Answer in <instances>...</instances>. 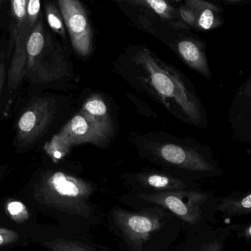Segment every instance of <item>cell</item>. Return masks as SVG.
Here are the masks:
<instances>
[{"instance_id": "obj_8", "label": "cell", "mask_w": 251, "mask_h": 251, "mask_svg": "<svg viewBox=\"0 0 251 251\" xmlns=\"http://www.w3.org/2000/svg\"><path fill=\"white\" fill-rule=\"evenodd\" d=\"M112 216L127 243L134 248L143 246L151 234L162 228L164 223L161 212L132 213L115 208L112 210Z\"/></svg>"}, {"instance_id": "obj_5", "label": "cell", "mask_w": 251, "mask_h": 251, "mask_svg": "<svg viewBox=\"0 0 251 251\" xmlns=\"http://www.w3.org/2000/svg\"><path fill=\"white\" fill-rule=\"evenodd\" d=\"M95 187L89 181L60 171L46 172L35 185L34 197L38 203L68 215L91 216L90 197Z\"/></svg>"}, {"instance_id": "obj_26", "label": "cell", "mask_w": 251, "mask_h": 251, "mask_svg": "<svg viewBox=\"0 0 251 251\" xmlns=\"http://www.w3.org/2000/svg\"><path fill=\"white\" fill-rule=\"evenodd\" d=\"M243 235L248 238H251V225L244 231Z\"/></svg>"}, {"instance_id": "obj_16", "label": "cell", "mask_w": 251, "mask_h": 251, "mask_svg": "<svg viewBox=\"0 0 251 251\" xmlns=\"http://www.w3.org/2000/svg\"><path fill=\"white\" fill-rule=\"evenodd\" d=\"M44 13L50 29L63 39L66 40L67 30L58 5H55L52 1H46L44 2Z\"/></svg>"}, {"instance_id": "obj_12", "label": "cell", "mask_w": 251, "mask_h": 251, "mask_svg": "<svg viewBox=\"0 0 251 251\" xmlns=\"http://www.w3.org/2000/svg\"><path fill=\"white\" fill-rule=\"evenodd\" d=\"M175 50L186 65L206 79H210L211 71L204 41L186 36L176 42Z\"/></svg>"}, {"instance_id": "obj_23", "label": "cell", "mask_w": 251, "mask_h": 251, "mask_svg": "<svg viewBox=\"0 0 251 251\" xmlns=\"http://www.w3.org/2000/svg\"><path fill=\"white\" fill-rule=\"evenodd\" d=\"M19 238V234L16 231L7 228H0V247L14 243Z\"/></svg>"}, {"instance_id": "obj_15", "label": "cell", "mask_w": 251, "mask_h": 251, "mask_svg": "<svg viewBox=\"0 0 251 251\" xmlns=\"http://www.w3.org/2000/svg\"><path fill=\"white\" fill-rule=\"evenodd\" d=\"M139 181L145 187L162 192L187 190V186L178 178L159 173H143L139 175Z\"/></svg>"}, {"instance_id": "obj_11", "label": "cell", "mask_w": 251, "mask_h": 251, "mask_svg": "<svg viewBox=\"0 0 251 251\" xmlns=\"http://www.w3.org/2000/svg\"><path fill=\"white\" fill-rule=\"evenodd\" d=\"M228 119L233 140L240 144L251 143V73L234 93Z\"/></svg>"}, {"instance_id": "obj_14", "label": "cell", "mask_w": 251, "mask_h": 251, "mask_svg": "<svg viewBox=\"0 0 251 251\" xmlns=\"http://www.w3.org/2000/svg\"><path fill=\"white\" fill-rule=\"evenodd\" d=\"M131 4L144 7L149 12H153L156 16L167 21L178 29H188V26L181 20L178 10L163 0H137L128 1Z\"/></svg>"}, {"instance_id": "obj_6", "label": "cell", "mask_w": 251, "mask_h": 251, "mask_svg": "<svg viewBox=\"0 0 251 251\" xmlns=\"http://www.w3.org/2000/svg\"><path fill=\"white\" fill-rule=\"evenodd\" d=\"M57 103L52 97L35 95L29 99L15 121L14 144L25 150L33 147L47 134L55 119Z\"/></svg>"}, {"instance_id": "obj_22", "label": "cell", "mask_w": 251, "mask_h": 251, "mask_svg": "<svg viewBox=\"0 0 251 251\" xmlns=\"http://www.w3.org/2000/svg\"><path fill=\"white\" fill-rule=\"evenodd\" d=\"M10 1L0 0V30L8 28L10 21Z\"/></svg>"}, {"instance_id": "obj_18", "label": "cell", "mask_w": 251, "mask_h": 251, "mask_svg": "<svg viewBox=\"0 0 251 251\" xmlns=\"http://www.w3.org/2000/svg\"><path fill=\"white\" fill-rule=\"evenodd\" d=\"M46 246L51 251H95L79 242L63 239L48 242Z\"/></svg>"}, {"instance_id": "obj_13", "label": "cell", "mask_w": 251, "mask_h": 251, "mask_svg": "<svg viewBox=\"0 0 251 251\" xmlns=\"http://www.w3.org/2000/svg\"><path fill=\"white\" fill-rule=\"evenodd\" d=\"M184 4L196 13V29L209 30L224 25V10L221 6L203 0H187Z\"/></svg>"}, {"instance_id": "obj_25", "label": "cell", "mask_w": 251, "mask_h": 251, "mask_svg": "<svg viewBox=\"0 0 251 251\" xmlns=\"http://www.w3.org/2000/svg\"><path fill=\"white\" fill-rule=\"evenodd\" d=\"M221 2L225 5L230 6H244L250 4V0H221Z\"/></svg>"}, {"instance_id": "obj_19", "label": "cell", "mask_w": 251, "mask_h": 251, "mask_svg": "<svg viewBox=\"0 0 251 251\" xmlns=\"http://www.w3.org/2000/svg\"><path fill=\"white\" fill-rule=\"evenodd\" d=\"M6 212L10 218L18 223L26 222L29 218V211L25 203L19 200H10L6 205Z\"/></svg>"}, {"instance_id": "obj_1", "label": "cell", "mask_w": 251, "mask_h": 251, "mask_svg": "<svg viewBox=\"0 0 251 251\" xmlns=\"http://www.w3.org/2000/svg\"><path fill=\"white\" fill-rule=\"evenodd\" d=\"M121 73L137 89L149 94L176 117L198 128L207 126V116L194 87L181 72L144 46L128 52Z\"/></svg>"}, {"instance_id": "obj_9", "label": "cell", "mask_w": 251, "mask_h": 251, "mask_svg": "<svg viewBox=\"0 0 251 251\" xmlns=\"http://www.w3.org/2000/svg\"><path fill=\"white\" fill-rule=\"evenodd\" d=\"M72 47L81 57L91 55L93 49V30L86 10L78 0H58Z\"/></svg>"}, {"instance_id": "obj_2", "label": "cell", "mask_w": 251, "mask_h": 251, "mask_svg": "<svg viewBox=\"0 0 251 251\" xmlns=\"http://www.w3.org/2000/svg\"><path fill=\"white\" fill-rule=\"evenodd\" d=\"M113 131V121L107 103L101 95L94 94L85 100L79 112L45 143L44 150L57 163L75 146L91 143L103 147Z\"/></svg>"}, {"instance_id": "obj_3", "label": "cell", "mask_w": 251, "mask_h": 251, "mask_svg": "<svg viewBox=\"0 0 251 251\" xmlns=\"http://www.w3.org/2000/svg\"><path fill=\"white\" fill-rule=\"evenodd\" d=\"M72 74L67 55L46 27L41 13L28 41L25 81L35 86L47 88L61 82Z\"/></svg>"}, {"instance_id": "obj_7", "label": "cell", "mask_w": 251, "mask_h": 251, "mask_svg": "<svg viewBox=\"0 0 251 251\" xmlns=\"http://www.w3.org/2000/svg\"><path fill=\"white\" fill-rule=\"evenodd\" d=\"M137 197L171 211L184 222L194 225L202 216L201 206L206 201L205 195L190 190L139 194Z\"/></svg>"}, {"instance_id": "obj_21", "label": "cell", "mask_w": 251, "mask_h": 251, "mask_svg": "<svg viewBox=\"0 0 251 251\" xmlns=\"http://www.w3.org/2000/svg\"><path fill=\"white\" fill-rule=\"evenodd\" d=\"M180 18L182 22L187 25L192 27L196 29V16L193 9L189 7L188 6L184 4L178 8Z\"/></svg>"}, {"instance_id": "obj_10", "label": "cell", "mask_w": 251, "mask_h": 251, "mask_svg": "<svg viewBox=\"0 0 251 251\" xmlns=\"http://www.w3.org/2000/svg\"><path fill=\"white\" fill-rule=\"evenodd\" d=\"M146 150L162 162L193 172H210L215 167L197 147L174 142H149Z\"/></svg>"}, {"instance_id": "obj_4", "label": "cell", "mask_w": 251, "mask_h": 251, "mask_svg": "<svg viewBox=\"0 0 251 251\" xmlns=\"http://www.w3.org/2000/svg\"><path fill=\"white\" fill-rule=\"evenodd\" d=\"M8 40L6 55L8 61L7 103L12 104L25 81L27 44L32 29L41 13L39 0H10Z\"/></svg>"}, {"instance_id": "obj_24", "label": "cell", "mask_w": 251, "mask_h": 251, "mask_svg": "<svg viewBox=\"0 0 251 251\" xmlns=\"http://www.w3.org/2000/svg\"><path fill=\"white\" fill-rule=\"evenodd\" d=\"M223 245L218 240L211 242L203 246L199 251H222Z\"/></svg>"}, {"instance_id": "obj_20", "label": "cell", "mask_w": 251, "mask_h": 251, "mask_svg": "<svg viewBox=\"0 0 251 251\" xmlns=\"http://www.w3.org/2000/svg\"><path fill=\"white\" fill-rule=\"evenodd\" d=\"M7 70H8V61H7L6 49H0V104L3 91L7 84Z\"/></svg>"}, {"instance_id": "obj_17", "label": "cell", "mask_w": 251, "mask_h": 251, "mask_svg": "<svg viewBox=\"0 0 251 251\" xmlns=\"http://www.w3.org/2000/svg\"><path fill=\"white\" fill-rule=\"evenodd\" d=\"M218 211L226 215H240L251 212V193L238 197L223 200L218 208Z\"/></svg>"}]
</instances>
